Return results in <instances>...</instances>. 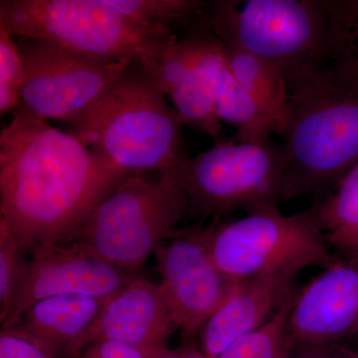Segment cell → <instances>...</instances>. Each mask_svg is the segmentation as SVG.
<instances>
[{"label":"cell","mask_w":358,"mask_h":358,"mask_svg":"<svg viewBox=\"0 0 358 358\" xmlns=\"http://www.w3.org/2000/svg\"><path fill=\"white\" fill-rule=\"evenodd\" d=\"M134 174L21 106L0 134V219L25 253L64 243Z\"/></svg>","instance_id":"obj_1"},{"label":"cell","mask_w":358,"mask_h":358,"mask_svg":"<svg viewBox=\"0 0 358 358\" xmlns=\"http://www.w3.org/2000/svg\"><path fill=\"white\" fill-rule=\"evenodd\" d=\"M282 148L298 192L339 182L358 164V70L336 56L289 86Z\"/></svg>","instance_id":"obj_2"},{"label":"cell","mask_w":358,"mask_h":358,"mask_svg":"<svg viewBox=\"0 0 358 358\" xmlns=\"http://www.w3.org/2000/svg\"><path fill=\"white\" fill-rule=\"evenodd\" d=\"M68 133L113 166L131 173L169 171L187 159L178 113L152 73L136 63Z\"/></svg>","instance_id":"obj_3"},{"label":"cell","mask_w":358,"mask_h":358,"mask_svg":"<svg viewBox=\"0 0 358 358\" xmlns=\"http://www.w3.org/2000/svg\"><path fill=\"white\" fill-rule=\"evenodd\" d=\"M0 28L90 58L141 63L152 74L178 41L173 30L141 25L106 0H1Z\"/></svg>","instance_id":"obj_4"},{"label":"cell","mask_w":358,"mask_h":358,"mask_svg":"<svg viewBox=\"0 0 358 358\" xmlns=\"http://www.w3.org/2000/svg\"><path fill=\"white\" fill-rule=\"evenodd\" d=\"M209 6L207 24L279 72L287 86L336 57V1L249 0Z\"/></svg>","instance_id":"obj_5"},{"label":"cell","mask_w":358,"mask_h":358,"mask_svg":"<svg viewBox=\"0 0 358 358\" xmlns=\"http://www.w3.org/2000/svg\"><path fill=\"white\" fill-rule=\"evenodd\" d=\"M189 203L169 173L129 176L100 202L64 243H75L117 267L138 273L173 237Z\"/></svg>","instance_id":"obj_6"},{"label":"cell","mask_w":358,"mask_h":358,"mask_svg":"<svg viewBox=\"0 0 358 358\" xmlns=\"http://www.w3.org/2000/svg\"><path fill=\"white\" fill-rule=\"evenodd\" d=\"M181 188L189 210L203 216L279 207L299 193L282 145L227 143L183 160L166 171Z\"/></svg>","instance_id":"obj_7"},{"label":"cell","mask_w":358,"mask_h":358,"mask_svg":"<svg viewBox=\"0 0 358 358\" xmlns=\"http://www.w3.org/2000/svg\"><path fill=\"white\" fill-rule=\"evenodd\" d=\"M204 239L217 267L234 281L298 275L339 260L327 245L315 206L293 215L277 206L247 212L243 218L204 228Z\"/></svg>","instance_id":"obj_8"},{"label":"cell","mask_w":358,"mask_h":358,"mask_svg":"<svg viewBox=\"0 0 358 358\" xmlns=\"http://www.w3.org/2000/svg\"><path fill=\"white\" fill-rule=\"evenodd\" d=\"M17 46L23 65L21 101L45 120L74 121L136 64L87 57L44 39L21 38Z\"/></svg>","instance_id":"obj_9"},{"label":"cell","mask_w":358,"mask_h":358,"mask_svg":"<svg viewBox=\"0 0 358 358\" xmlns=\"http://www.w3.org/2000/svg\"><path fill=\"white\" fill-rule=\"evenodd\" d=\"M155 256L176 329L185 338L199 334L236 281L214 262L205 243L204 228L176 231Z\"/></svg>","instance_id":"obj_10"},{"label":"cell","mask_w":358,"mask_h":358,"mask_svg":"<svg viewBox=\"0 0 358 358\" xmlns=\"http://www.w3.org/2000/svg\"><path fill=\"white\" fill-rule=\"evenodd\" d=\"M26 260L3 329L38 301L60 294L108 298L140 274L117 267L75 243L40 245Z\"/></svg>","instance_id":"obj_11"},{"label":"cell","mask_w":358,"mask_h":358,"mask_svg":"<svg viewBox=\"0 0 358 358\" xmlns=\"http://www.w3.org/2000/svg\"><path fill=\"white\" fill-rule=\"evenodd\" d=\"M358 331V257L339 259L296 293L288 331L294 345L343 343Z\"/></svg>","instance_id":"obj_12"},{"label":"cell","mask_w":358,"mask_h":358,"mask_svg":"<svg viewBox=\"0 0 358 358\" xmlns=\"http://www.w3.org/2000/svg\"><path fill=\"white\" fill-rule=\"evenodd\" d=\"M176 329L162 287L140 275L110 296L90 338L91 343L106 339L133 346L150 357L167 348Z\"/></svg>","instance_id":"obj_13"},{"label":"cell","mask_w":358,"mask_h":358,"mask_svg":"<svg viewBox=\"0 0 358 358\" xmlns=\"http://www.w3.org/2000/svg\"><path fill=\"white\" fill-rule=\"evenodd\" d=\"M296 278L275 274L236 281L200 331V350L207 358H218L233 343L260 329L296 296Z\"/></svg>","instance_id":"obj_14"},{"label":"cell","mask_w":358,"mask_h":358,"mask_svg":"<svg viewBox=\"0 0 358 358\" xmlns=\"http://www.w3.org/2000/svg\"><path fill=\"white\" fill-rule=\"evenodd\" d=\"M109 298L77 294L51 296L33 305L15 326L6 329L30 339L53 358H81Z\"/></svg>","instance_id":"obj_15"},{"label":"cell","mask_w":358,"mask_h":358,"mask_svg":"<svg viewBox=\"0 0 358 358\" xmlns=\"http://www.w3.org/2000/svg\"><path fill=\"white\" fill-rule=\"evenodd\" d=\"M195 36L194 64L169 96L182 124L201 129L213 140L222 136V124L216 114L214 87L224 64L223 40L207 27L193 31Z\"/></svg>","instance_id":"obj_16"},{"label":"cell","mask_w":358,"mask_h":358,"mask_svg":"<svg viewBox=\"0 0 358 358\" xmlns=\"http://www.w3.org/2000/svg\"><path fill=\"white\" fill-rule=\"evenodd\" d=\"M224 55L238 82L275 122L279 134L289 121V90L279 72L233 42H224Z\"/></svg>","instance_id":"obj_17"},{"label":"cell","mask_w":358,"mask_h":358,"mask_svg":"<svg viewBox=\"0 0 358 358\" xmlns=\"http://www.w3.org/2000/svg\"><path fill=\"white\" fill-rule=\"evenodd\" d=\"M214 103L219 120L236 127L238 143H265L279 134L275 122L238 82L226 58L216 78Z\"/></svg>","instance_id":"obj_18"},{"label":"cell","mask_w":358,"mask_h":358,"mask_svg":"<svg viewBox=\"0 0 358 358\" xmlns=\"http://www.w3.org/2000/svg\"><path fill=\"white\" fill-rule=\"evenodd\" d=\"M320 227L339 259L358 257V164L339 180L336 190L317 205Z\"/></svg>","instance_id":"obj_19"},{"label":"cell","mask_w":358,"mask_h":358,"mask_svg":"<svg viewBox=\"0 0 358 358\" xmlns=\"http://www.w3.org/2000/svg\"><path fill=\"white\" fill-rule=\"evenodd\" d=\"M115 10L141 25L173 31L174 25L204 20L209 6L199 0H106Z\"/></svg>","instance_id":"obj_20"},{"label":"cell","mask_w":358,"mask_h":358,"mask_svg":"<svg viewBox=\"0 0 358 358\" xmlns=\"http://www.w3.org/2000/svg\"><path fill=\"white\" fill-rule=\"evenodd\" d=\"M296 296L264 326L233 343L218 358H289L294 345L289 334L288 320Z\"/></svg>","instance_id":"obj_21"},{"label":"cell","mask_w":358,"mask_h":358,"mask_svg":"<svg viewBox=\"0 0 358 358\" xmlns=\"http://www.w3.org/2000/svg\"><path fill=\"white\" fill-rule=\"evenodd\" d=\"M21 248L8 226L0 219V322L7 320L26 262Z\"/></svg>","instance_id":"obj_22"},{"label":"cell","mask_w":358,"mask_h":358,"mask_svg":"<svg viewBox=\"0 0 358 358\" xmlns=\"http://www.w3.org/2000/svg\"><path fill=\"white\" fill-rule=\"evenodd\" d=\"M23 84V65L17 42L13 35L0 28V113L20 107Z\"/></svg>","instance_id":"obj_23"},{"label":"cell","mask_w":358,"mask_h":358,"mask_svg":"<svg viewBox=\"0 0 358 358\" xmlns=\"http://www.w3.org/2000/svg\"><path fill=\"white\" fill-rule=\"evenodd\" d=\"M0 358H53L30 339L2 329L0 334Z\"/></svg>","instance_id":"obj_24"},{"label":"cell","mask_w":358,"mask_h":358,"mask_svg":"<svg viewBox=\"0 0 358 358\" xmlns=\"http://www.w3.org/2000/svg\"><path fill=\"white\" fill-rule=\"evenodd\" d=\"M341 54L350 59L358 70V1H343Z\"/></svg>","instance_id":"obj_25"},{"label":"cell","mask_w":358,"mask_h":358,"mask_svg":"<svg viewBox=\"0 0 358 358\" xmlns=\"http://www.w3.org/2000/svg\"><path fill=\"white\" fill-rule=\"evenodd\" d=\"M289 358H358V352L345 343H298Z\"/></svg>","instance_id":"obj_26"},{"label":"cell","mask_w":358,"mask_h":358,"mask_svg":"<svg viewBox=\"0 0 358 358\" xmlns=\"http://www.w3.org/2000/svg\"><path fill=\"white\" fill-rule=\"evenodd\" d=\"M81 358H148L145 352L140 350L117 343V341H94L86 348Z\"/></svg>","instance_id":"obj_27"},{"label":"cell","mask_w":358,"mask_h":358,"mask_svg":"<svg viewBox=\"0 0 358 358\" xmlns=\"http://www.w3.org/2000/svg\"><path fill=\"white\" fill-rule=\"evenodd\" d=\"M148 358H207V357L201 350L186 345L174 350L164 348L159 352L152 353Z\"/></svg>","instance_id":"obj_28"},{"label":"cell","mask_w":358,"mask_h":358,"mask_svg":"<svg viewBox=\"0 0 358 358\" xmlns=\"http://www.w3.org/2000/svg\"><path fill=\"white\" fill-rule=\"evenodd\" d=\"M345 345L350 346L353 350H357L358 352V331L357 333L353 334L352 338H348V341H345Z\"/></svg>","instance_id":"obj_29"}]
</instances>
